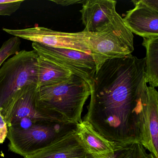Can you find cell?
Segmentation results:
<instances>
[{
	"label": "cell",
	"mask_w": 158,
	"mask_h": 158,
	"mask_svg": "<svg viewBox=\"0 0 158 158\" xmlns=\"http://www.w3.org/2000/svg\"><path fill=\"white\" fill-rule=\"evenodd\" d=\"M145 59L129 54L106 61L91 83L90 99L84 121L109 141L141 143L147 92Z\"/></svg>",
	"instance_id": "cell-1"
},
{
	"label": "cell",
	"mask_w": 158,
	"mask_h": 158,
	"mask_svg": "<svg viewBox=\"0 0 158 158\" xmlns=\"http://www.w3.org/2000/svg\"><path fill=\"white\" fill-rule=\"evenodd\" d=\"M152 154H148L146 149L139 143L120 145L115 152L107 158H152ZM89 158H92L90 156Z\"/></svg>",
	"instance_id": "cell-16"
},
{
	"label": "cell",
	"mask_w": 158,
	"mask_h": 158,
	"mask_svg": "<svg viewBox=\"0 0 158 158\" xmlns=\"http://www.w3.org/2000/svg\"><path fill=\"white\" fill-rule=\"evenodd\" d=\"M142 45L146 50L145 81L150 86H158V36L143 38Z\"/></svg>",
	"instance_id": "cell-15"
},
{
	"label": "cell",
	"mask_w": 158,
	"mask_h": 158,
	"mask_svg": "<svg viewBox=\"0 0 158 158\" xmlns=\"http://www.w3.org/2000/svg\"><path fill=\"white\" fill-rule=\"evenodd\" d=\"M85 32L97 72L106 61L123 58L134 51L133 33L118 13L110 23L96 33Z\"/></svg>",
	"instance_id": "cell-3"
},
{
	"label": "cell",
	"mask_w": 158,
	"mask_h": 158,
	"mask_svg": "<svg viewBox=\"0 0 158 158\" xmlns=\"http://www.w3.org/2000/svg\"><path fill=\"white\" fill-rule=\"evenodd\" d=\"M76 133L87 153L92 158H108L121 145L106 139L87 121L82 120L77 123Z\"/></svg>",
	"instance_id": "cell-12"
},
{
	"label": "cell",
	"mask_w": 158,
	"mask_h": 158,
	"mask_svg": "<svg viewBox=\"0 0 158 158\" xmlns=\"http://www.w3.org/2000/svg\"><path fill=\"white\" fill-rule=\"evenodd\" d=\"M8 133V126L0 110V144H2L4 142Z\"/></svg>",
	"instance_id": "cell-19"
},
{
	"label": "cell",
	"mask_w": 158,
	"mask_h": 158,
	"mask_svg": "<svg viewBox=\"0 0 158 158\" xmlns=\"http://www.w3.org/2000/svg\"><path fill=\"white\" fill-rule=\"evenodd\" d=\"M21 41L18 37L13 36L5 41L0 48V67L12 55L20 51Z\"/></svg>",
	"instance_id": "cell-17"
},
{
	"label": "cell",
	"mask_w": 158,
	"mask_h": 158,
	"mask_svg": "<svg viewBox=\"0 0 158 158\" xmlns=\"http://www.w3.org/2000/svg\"><path fill=\"white\" fill-rule=\"evenodd\" d=\"M90 94L88 83L73 74L62 83L38 88L39 98L47 108L74 123L82 122L83 107Z\"/></svg>",
	"instance_id": "cell-2"
},
{
	"label": "cell",
	"mask_w": 158,
	"mask_h": 158,
	"mask_svg": "<svg viewBox=\"0 0 158 158\" xmlns=\"http://www.w3.org/2000/svg\"><path fill=\"white\" fill-rule=\"evenodd\" d=\"M85 1L86 0H51L50 1L55 2L58 5H60L63 6H68L76 4H83Z\"/></svg>",
	"instance_id": "cell-20"
},
{
	"label": "cell",
	"mask_w": 158,
	"mask_h": 158,
	"mask_svg": "<svg viewBox=\"0 0 158 158\" xmlns=\"http://www.w3.org/2000/svg\"><path fill=\"white\" fill-rule=\"evenodd\" d=\"M35 50L20 51L0 69V110L7 108L23 88L37 85V60Z\"/></svg>",
	"instance_id": "cell-5"
},
{
	"label": "cell",
	"mask_w": 158,
	"mask_h": 158,
	"mask_svg": "<svg viewBox=\"0 0 158 158\" xmlns=\"http://www.w3.org/2000/svg\"><path fill=\"white\" fill-rule=\"evenodd\" d=\"M77 123L43 121L26 130L8 128V145L12 152L24 158L42 150L66 135L76 131Z\"/></svg>",
	"instance_id": "cell-4"
},
{
	"label": "cell",
	"mask_w": 158,
	"mask_h": 158,
	"mask_svg": "<svg viewBox=\"0 0 158 158\" xmlns=\"http://www.w3.org/2000/svg\"><path fill=\"white\" fill-rule=\"evenodd\" d=\"M72 75L66 69L39 56L37 60L38 88L62 83L68 80Z\"/></svg>",
	"instance_id": "cell-14"
},
{
	"label": "cell",
	"mask_w": 158,
	"mask_h": 158,
	"mask_svg": "<svg viewBox=\"0 0 158 158\" xmlns=\"http://www.w3.org/2000/svg\"><path fill=\"white\" fill-rule=\"evenodd\" d=\"M17 0H0V5L16 2Z\"/></svg>",
	"instance_id": "cell-21"
},
{
	"label": "cell",
	"mask_w": 158,
	"mask_h": 158,
	"mask_svg": "<svg viewBox=\"0 0 158 158\" xmlns=\"http://www.w3.org/2000/svg\"><path fill=\"white\" fill-rule=\"evenodd\" d=\"M76 132L66 135L42 150L24 158H89L90 155L87 153Z\"/></svg>",
	"instance_id": "cell-13"
},
{
	"label": "cell",
	"mask_w": 158,
	"mask_h": 158,
	"mask_svg": "<svg viewBox=\"0 0 158 158\" xmlns=\"http://www.w3.org/2000/svg\"><path fill=\"white\" fill-rule=\"evenodd\" d=\"M135 7L123 20L132 33L143 38L158 36V0H133Z\"/></svg>",
	"instance_id": "cell-9"
},
{
	"label": "cell",
	"mask_w": 158,
	"mask_h": 158,
	"mask_svg": "<svg viewBox=\"0 0 158 158\" xmlns=\"http://www.w3.org/2000/svg\"><path fill=\"white\" fill-rule=\"evenodd\" d=\"M140 144L155 158H158V92L147 87L144 100V126Z\"/></svg>",
	"instance_id": "cell-11"
},
{
	"label": "cell",
	"mask_w": 158,
	"mask_h": 158,
	"mask_svg": "<svg viewBox=\"0 0 158 158\" xmlns=\"http://www.w3.org/2000/svg\"><path fill=\"white\" fill-rule=\"evenodd\" d=\"M13 36L52 48L70 49L90 54L85 31L77 33L58 32L41 27L22 29L3 28Z\"/></svg>",
	"instance_id": "cell-8"
},
{
	"label": "cell",
	"mask_w": 158,
	"mask_h": 158,
	"mask_svg": "<svg viewBox=\"0 0 158 158\" xmlns=\"http://www.w3.org/2000/svg\"><path fill=\"white\" fill-rule=\"evenodd\" d=\"M24 0H17L13 3L0 5V15L10 16L19 10Z\"/></svg>",
	"instance_id": "cell-18"
},
{
	"label": "cell",
	"mask_w": 158,
	"mask_h": 158,
	"mask_svg": "<svg viewBox=\"0 0 158 158\" xmlns=\"http://www.w3.org/2000/svg\"><path fill=\"white\" fill-rule=\"evenodd\" d=\"M32 46L40 57L81 77L89 85L91 83L97 67L90 54L70 49L52 48L35 42H33Z\"/></svg>",
	"instance_id": "cell-7"
},
{
	"label": "cell",
	"mask_w": 158,
	"mask_h": 158,
	"mask_svg": "<svg viewBox=\"0 0 158 158\" xmlns=\"http://www.w3.org/2000/svg\"><path fill=\"white\" fill-rule=\"evenodd\" d=\"M117 2L113 0H86L80 11L83 31L95 33L110 23L117 14Z\"/></svg>",
	"instance_id": "cell-10"
},
{
	"label": "cell",
	"mask_w": 158,
	"mask_h": 158,
	"mask_svg": "<svg viewBox=\"0 0 158 158\" xmlns=\"http://www.w3.org/2000/svg\"><path fill=\"white\" fill-rule=\"evenodd\" d=\"M1 113L8 128L21 120L35 123L43 121L69 122L60 114L47 108L40 100L37 85L23 88Z\"/></svg>",
	"instance_id": "cell-6"
}]
</instances>
